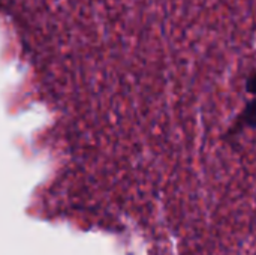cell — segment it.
<instances>
[{
  "label": "cell",
  "instance_id": "cell-1",
  "mask_svg": "<svg viewBox=\"0 0 256 255\" xmlns=\"http://www.w3.org/2000/svg\"><path fill=\"white\" fill-rule=\"evenodd\" d=\"M246 89H248L249 93L256 95V71L249 75V78H248V81H246Z\"/></svg>",
  "mask_w": 256,
  "mask_h": 255
}]
</instances>
